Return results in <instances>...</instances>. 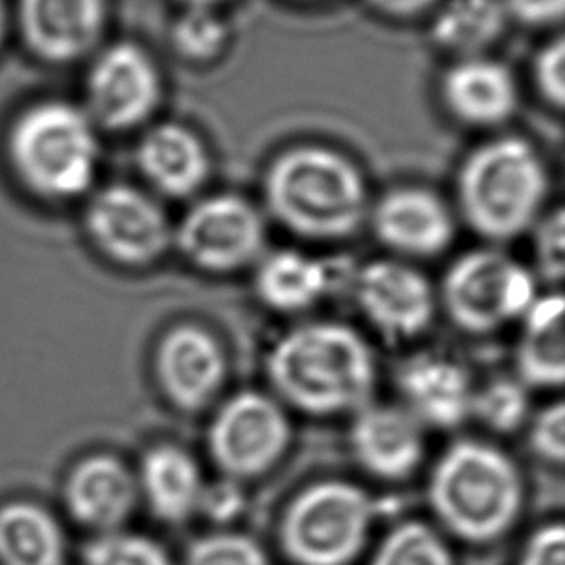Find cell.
Returning a JSON list of instances; mask_svg holds the SVG:
<instances>
[{
	"instance_id": "f546056e",
	"label": "cell",
	"mask_w": 565,
	"mask_h": 565,
	"mask_svg": "<svg viewBox=\"0 0 565 565\" xmlns=\"http://www.w3.org/2000/svg\"><path fill=\"white\" fill-rule=\"evenodd\" d=\"M184 565H268V558L252 536L221 531L193 541Z\"/></svg>"
},
{
	"instance_id": "30bf717a",
	"label": "cell",
	"mask_w": 565,
	"mask_h": 565,
	"mask_svg": "<svg viewBox=\"0 0 565 565\" xmlns=\"http://www.w3.org/2000/svg\"><path fill=\"white\" fill-rule=\"evenodd\" d=\"M93 244L118 267L146 268L172 249L174 226L159 199L130 184H110L85 211Z\"/></svg>"
},
{
	"instance_id": "83f0119b",
	"label": "cell",
	"mask_w": 565,
	"mask_h": 565,
	"mask_svg": "<svg viewBox=\"0 0 565 565\" xmlns=\"http://www.w3.org/2000/svg\"><path fill=\"white\" fill-rule=\"evenodd\" d=\"M228 28L214 8H185L172 28V43L185 61L211 62L224 51Z\"/></svg>"
},
{
	"instance_id": "277c9868",
	"label": "cell",
	"mask_w": 565,
	"mask_h": 565,
	"mask_svg": "<svg viewBox=\"0 0 565 565\" xmlns=\"http://www.w3.org/2000/svg\"><path fill=\"white\" fill-rule=\"evenodd\" d=\"M551 177L529 139L498 136L459 164L456 199L461 221L490 244L527 234L546 211Z\"/></svg>"
},
{
	"instance_id": "f1b7e54d",
	"label": "cell",
	"mask_w": 565,
	"mask_h": 565,
	"mask_svg": "<svg viewBox=\"0 0 565 565\" xmlns=\"http://www.w3.org/2000/svg\"><path fill=\"white\" fill-rule=\"evenodd\" d=\"M84 565H177L169 552L149 536L110 531L89 544Z\"/></svg>"
},
{
	"instance_id": "52a82bcc",
	"label": "cell",
	"mask_w": 565,
	"mask_h": 565,
	"mask_svg": "<svg viewBox=\"0 0 565 565\" xmlns=\"http://www.w3.org/2000/svg\"><path fill=\"white\" fill-rule=\"evenodd\" d=\"M436 294L456 329L484 337L520 321L539 298V282L533 268L498 247H481L451 263Z\"/></svg>"
},
{
	"instance_id": "603a6c76",
	"label": "cell",
	"mask_w": 565,
	"mask_h": 565,
	"mask_svg": "<svg viewBox=\"0 0 565 565\" xmlns=\"http://www.w3.org/2000/svg\"><path fill=\"white\" fill-rule=\"evenodd\" d=\"M329 265L296 249L265 253L255 265V296L275 313H303L329 296Z\"/></svg>"
},
{
	"instance_id": "8fae6325",
	"label": "cell",
	"mask_w": 565,
	"mask_h": 565,
	"mask_svg": "<svg viewBox=\"0 0 565 565\" xmlns=\"http://www.w3.org/2000/svg\"><path fill=\"white\" fill-rule=\"evenodd\" d=\"M85 99V113L99 130H134L161 107V72L141 46L116 43L93 62Z\"/></svg>"
},
{
	"instance_id": "f35d334b",
	"label": "cell",
	"mask_w": 565,
	"mask_h": 565,
	"mask_svg": "<svg viewBox=\"0 0 565 565\" xmlns=\"http://www.w3.org/2000/svg\"><path fill=\"white\" fill-rule=\"evenodd\" d=\"M4 30H7V10H4V2L0 0V41L4 38Z\"/></svg>"
},
{
	"instance_id": "2e32d148",
	"label": "cell",
	"mask_w": 565,
	"mask_h": 565,
	"mask_svg": "<svg viewBox=\"0 0 565 565\" xmlns=\"http://www.w3.org/2000/svg\"><path fill=\"white\" fill-rule=\"evenodd\" d=\"M440 99L456 122L492 130L512 120L520 107V87L512 70L484 54L458 58L444 72Z\"/></svg>"
},
{
	"instance_id": "4fadbf2b",
	"label": "cell",
	"mask_w": 565,
	"mask_h": 565,
	"mask_svg": "<svg viewBox=\"0 0 565 565\" xmlns=\"http://www.w3.org/2000/svg\"><path fill=\"white\" fill-rule=\"evenodd\" d=\"M154 379L162 396L182 413H201L218 399L228 381L221 340L195 322H180L154 348Z\"/></svg>"
},
{
	"instance_id": "7c38bea8",
	"label": "cell",
	"mask_w": 565,
	"mask_h": 565,
	"mask_svg": "<svg viewBox=\"0 0 565 565\" xmlns=\"http://www.w3.org/2000/svg\"><path fill=\"white\" fill-rule=\"evenodd\" d=\"M353 294L365 321L394 342L425 334L438 313V294L428 276L396 257L371 260L361 268Z\"/></svg>"
},
{
	"instance_id": "1f68e13d",
	"label": "cell",
	"mask_w": 565,
	"mask_h": 565,
	"mask_svg": "<svg viewBox=\"0 0 565 565\" xmlns=\"http://www.w3.org/2000/svg\"><path fill=\"white\" fill-rule=\"evenodd\" d=\"M529 448L536 458L552 467L565 461V405L562 399L552 402L529 419Z\"/></svg>"
},
{
	"instance_id": "3957f363",
	"label": "cell",
	"mask_w": 565,
	"mask_h": 565,
	"mask_svg": "<svg viewBox=\"0 0 565 565\" xmlns=\"http://www.w3.org/2000/svg\"><path fill=\"white\" fill-rule=\"evenodd\" d=\"M427 498L448 535L467 544H492L520 520L525 484L515 461L497 444L461 438L436 459Z\"/></svg>"
},
{
	"instance_id": "e0dca14e",
	"label": "cell",
	"mask_w": 565,
	"mask_h": 565,
	"mask_svg": "<svg viewBox=\"0 0 565 565\" xmlns=\"http://www.w3.org/2000/svg\"><path fill=\"white\" fill-rule=\"evenodd\" d=\"M402 404L425 428L454 430L471 419L475 384L461 363L444 355H417L397 373Z\"/></svg>"
},
{
	"instance_id": "836d02e7",
	"label": "cell",
	"mask_w": 565,
	"mask_h": 565,
	"mask_svg": "<svg viewBox=\"0 0 565 565\" xmlns=\"http://www.w3.org/2000/svg\"><path fill=\"white\" fill-rule=\"evenodd\" d=\"M515 565H565V527L552 521L529 536Z\"/></svg>"
},
{
	"instance_id": "5bb4252c",
	"label": "cell",
	"mask_w": 565,
	"mask_h": 565,
	"mask_svg": "<svg viewBox=\"0 0 565 565\" xmlns=\"http://www.w3.org/2000/svg\"><path fill=\"white\" fill-rule=\"evenodd\" d=\"M367 222L382 247L409 263L440 257L458 234L454 209L423 185L386 191L369 209Z\"/></svg>"
},
{
	"instance_id": "e575fe53",
	"label": "cell",
	"mask_w": 565,
	"mask_h": 565,
	"mask_svg": "<svg viewBox=\"0 0 565 565\" xmlns=\"http://www.w3.org/2000/svg\"><path fill=\"white\" fill-rule=\"evenodd\" d=\"M242 502L244 494L239 482L222 479L216 484H206L198 515H205L206 520L216 523H228L242 512Z\"/></svg>"
},
{
	"instance_id": "d590c367",
	"label": "cell",
	"mask_w": 565,
	"mask_h": 565,
	"mask_svg": "<svg viewBox=\"0 0 565 565\" xmlns=\"http://www.w3.org/2000/svg\"><path fill=\"white\" fill-rule=\"evenodd\" d=\"M505 14H512L525 25L548 28L562 22L565 0H504Z\"/></svg>"
},
{
	"instance_id": "8992f818",
	"label": "cell",
	"mask_w": 565,
	"mask_h": 565,
	"mask_svg": "<svg viewBox=\"0 0 565 565\" xmlns=\"http://www.w3.org/2000/svg\"><path fill=\"white\" fill-rule=\"evenodd\" d=\"M375 520V500L367 490L327 479L291 498L278 541L291 564L350 565L360 558Z\"/></svg>"
},
{
	"instance_id": "ac0fdd59",
	"label": "cell",
	"mask_w": 565,
	"mask_h": 565,
	"mask_svg": "<svg viewBox=\"0 0 565 565\" xmlns=\"http://www.w3.org/2000/svg\"><path fill=\"white\" fill-rule=\"evenodd\" d=\"M136 162L157 195L177 201L195 198L213 174L209 147L185 124H154L139 139Z\"/></svg>"
},
{
	"instance_id": "6da1fadb",
	"label": "cell",
	"mask_w": 565,
	"mask_h": 565,
	"mask_svg": "<svg viewBox=\"0 0 565 565\" xmlns=\"http://www.w3.org/2000/svg\"><path fill=\"white\" fill-rule=\"evenodd\" d=\"M286 407L311 417H337L371 404L379 382L375 352L361 332L338 321L303 322L276 340L265 361Z\"/></svg>"
},
{
	"instance_id": "7a4b0ae2",
	"label": "cell",
	"mask_w": 565,
	"mask_h": 565,
	"mask_svg": "<svg viewBox=\"0 0 565 565\" xmlns=\"http://www.w3.org/2000/svg\"><path fill=\"white\" fill-rule=\"evenodd\" d=\"M268 216L309 242H342L367 222L371 198L360 167L332 147L284 149L263 177Z\"/></svg>"
},
{
	"instance_id": "8d00e7d4",
	"label": "cell",
	"mask_w": 565,
	"mask_h": 565,
	"mask_svg": "<svg viewBox=\"0 0 565 565\" xmlns=\"http://www.w3.org/2000/svg\"><path fill=\"white\" fill-rule=\"evenodd\" d=\"M371 7L392 18H415L435 7L438 0H367Z\"/></svg>"
},
{
	"instance_id": "74e56055",
	"label": "cell",
	"mask_w": 565,
	"mask_h": 565,
	"mask_svg": "<svg viewBox=\"0 0 565 565\" xmlns=\"http://www.w3.org/2000/svg\"><path fill=\"white\" fill-rule=\"evenodd\" d=\"M185 8H216L224 0H180Z\"/></svg>"
},
{
	"instance_id": "d6986e66",
	"label": "cell",
	"mask_w": 565,
	"mask_h": 565,
	"mask_svg": "<svg viewBox=\"0 0 565 565\" xmlns=\"http://www.w3.org/2000/svg\"><path fill=\"white\" fill-rule=\"evenodd\" d=\"M105 0H20L25 43L39 58L66 64L97 45Z\"/></svg>"
},
{
	"instance_id": "ffe728a7",
	"label": "cell",
	"mask_w": 565,
	"mask_h": 565,
	"mask_svg": "<svg viewBox=\"0 0 565 565\" xmlns=\"http://www.w3.org/2000/svg\"><path fill=\"white\" fill-rule=\"evenodd\" d=\"M138 500L136 473L108 454L79 461L66 482V505L72 515L87 527L105 533L122 527Z\"/></svg>"
},
{
	"instance_id": "d4e9b609",
	"label": "cell",
	"mask_w": 565,
	"mask_h": 565,
	"mask_svg": "<svg viewBox=\"0 0 565 565\" xmlns=\"http://www.w3.org/2000/svg\"><path fill=\"white\" fill-rule=\"evenodd\" d=\"M502 0H446L433 20L436 45L458 54V58L479 56L504 31Z\"/></svg>"
},
{
	"instance_id": "5b68a950",
	"label": "cell",
	"mask_w": 565,
	"mask_h": 565,
	"mask_svg": "<svg viewBox=\"0 0 565 565\" xmlns=\"http://www.w3.org/2000/svg\"><path fill=\"white\" fill-rule=\"evenodd\" d=\"M7 151L25 190L46 201H72L95 184L99 128L85 108L66 100H43L15 118Z\"/></svg>"
},
{
	"instance_id": "cb8c5ba5",
	"label": "cell",
	"mask_w": 565,
	"mask_h": 565,
	"mask_svg": "<svg viewBox=\"0 0 565 565\" xmlns=\"http://www.w3.org/2000/svg\"><path fill=\"white\" fill-rule=\"evenodd\" d=\"M64 539L56 521L28 502L0 508V565H62Z\"/></svg>"
},
{
	"instance_id": "4dcf8cb0",
	"label": "cell",
	"mask_w": 565,
	"mask_h": 565,
	"mask_svg": "<svg viewBox=\"0 0 565 565\" xmlns=\"http://www.w3.org/2000/svg\"><path fill=\"white\" fill-rule=\"evenodd\" d=\"M535 276L544 282L562 284L565 275V213L562 206L544 211L533 226Z\"/></svg>"
},
{
	"instance_id": "ba28073f",
	"label": "cell",
	"mask_w": 565,
	"mask_h": 565,
	"mask_svg": "<svg viewBox=\"0 0 565 565\" xmlns=\"http://www.w3.org/2000/svg\"><path fill=\"white\" fill-rule=\"evenodd\" d=\"M291 420L286 405L267 392L244 390L224 399L206 428V450L224 479H259L290 450Z\"/></svg>"
},
{
	"instance_id": "9c48e42d",
	"label": "cell",
	"mask_w": 565,
	"mask_h": 565,
	"mask_svg": "<svg viewBox=\"0 0 565 565\" xmlns=\"http://www.w3.org/2000/svg\"><path fill=\"white\" fill-rule=\"evenodd\" d=\"M172 247L206 275H234L255 267L267 253V221L244 195L216 193L188 209Z\"/></svg>"
},
{
	"instance_id": "484cf974",
	"label": "cell",
	"mask_w": 565,
	"mask_h": 565,
	"mask_svg": "<svg viewBox=\"0 0 565 565\" xmlns=\"http://www.w3.org/2000/svg\"><path fill=\"white\" fill-rule=\"evenodd\" d=\"M531 415V390L518 376H500L475 388L471 419L492 433L512 435Z\"/></svg>"
},
{
	"instance_id": "9a60e30c",
	"label": "cell",
	"mask_w": 565,
	"mask_h": 565,
	"mask_svg": "<svg viewBox=\"0 0 565 565\" xmlns=\"http://www.w3.org/2000/svg\"><path fill=\"white\" fill-rule=\"evenodd\" d=\"M350 448L365 473L386 482L405 481L425 459V427L404 405L371 402L353 413Z\"/></svg>"
},
{
	"instance_id": "7402d4cb",
	"label": "cell",
	"mask_w": 565,
	"mask_h": 565,
	"mask_svg": "<svg viewBox=\"0 0 565 565\" xmlns=\"http://www.w3.org/2000/svg\"><path fill=\"white\" fill-rule=\"evenodd\" d=\"M565 299L544 294L521 317L515 373L529 390H558L565 381Z\"/></svg>"
},
{
	"instance_id": "44dd1931",
	"label": "cell",
	"mask_w": 565,
	"mask_h": 565,
	"mask_svg": "<svg viewBox=\"0 0 565 565\" xmlns=\"http://www.w3.org/2000/svg\"><path fill=\"white\" fill-rule=\"evenodd\" d=\"M138 479L143 497L157 520L185 523L199 513L206 481L198 459L177 444H157L143 454Z\"/></svg>"
},
{
	"instance_id": "d6a6232c",
	"label": "cell",
	"mask_w": 565,
	"mask_h": 565,
	"mask_svg": "<svg viewBox=\"0 0 565 565\" xmlns=\"http://www.w3.org/2000/svg\"><path fill=\"white\" fill-rule=\"evenodd\" d=\"M533 79L541 99L554 110H562L565 100V43L559 35L536 53Z\"/></svg>"
},
{
	"instance_id": "4316f807",
	"label": "cell",
	"mask_w": 565,
	"mask_h": 565,
	"mask_svg": "<svg viewBox=\"0 0 565 565\" xmlns=\"http://www.w3.org/2000/svg\"><path fill=\"white\" fill-rule=\"evenodd\" d=\"M369 565H456L443 533L423 521H405L384 536Z\"/></svg>"
}]
</instances>
